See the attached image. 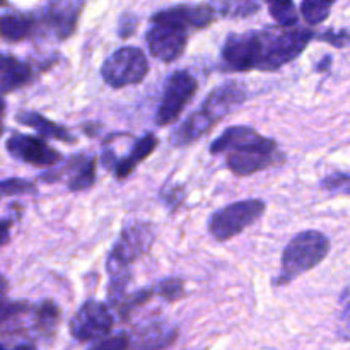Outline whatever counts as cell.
<instances>
[{
    "mask_svg": "<svg viewBox=\"0 0 350 350\" xmlns=\"http://www.w3.org/2000/svg\"><path fill=\"white\" fill-rule=\"evenodd\" d=\"M317 33L310 27L270 26L262 31L231 33L221 48V68L229 74L236 72L279 70L296 60Z\"/></svg>",
    "mask_w": 350,
    "mask_h": 350,
    "instance_id": "6da1fadb",
    "label": "cell"
},
{
    "mask_svg": "<svg viewBox=\"0 0 350 350\" xmlns=\"http://www.w3.org/2000/svg\"><path fill=\"white\" fill-rule=\"evenodd\" d=\"M214 19L215 10L207 3H181L159 10L150 17L146 34L150 55L164 64L178 60L188 44V33L205 29Z\"/></svg>",
    "mask_w": 350,
    "mask_h": 350,
    "instance_id": "7a4b0ae2",
    "label": "cell"
},
{
    "mask_svg": "<svg viewBox=\"0 0 350 350\" xmlns=\"http://www.w3.org/2000/svg\"><path fill=\"white\" fill-rule=\"evenodd\" d=\"M211 154L226 156V166L236 176L260 173L280 161L277 142L250 126H229L211 144Z\"/></svg>",
    "mask_w": 350,
    "mask_h": 350,
    "instance_id": "3957f363",
    "label": "cell"
},
{
    "mask_svg": "<svg viewBox=\"0 0 350 350\" xmlns=\"http://www.w3.org/2000/svg\"><path fill=\"white\" fill-rule=\"evenodd\" d=\"M246 88L236 81H228L215 88L202 103L200 109L191 113L173 133L171 144L174 147H185L197 142L200 137L211 132L222 118L234 111L246 101Z\"/></svg>",
    "mask_w": 350,
    "mask_h": 350,
    "instance_id": "277c9868",
    "label": "cell"
},
{
    "mask_svg": "<svg viewBox=\"0 0 350 350\" xmlns=\"http://www.w3.org/2000/svg\"><path fill=\"white\" fill-rule=\"evenodd\" d=\"M330 253V239L314 229L299 232L287 243L280 260V275L273 280L275 286H287L303 273L320 265Z\"/></svg>",
    "mask_w": 350,
    "mask_h": 350,
    "instance_id": "5b68a950",
    "label": "cell"
},
{
    "mask_svg": "<svg viewBox=\"0 0 350 350\" xmlns=\"http://www.w3.org/2000/svg\"><path fill=\"white\" fill-rule=\"evenodd\" d=\"M267 211V204L260 198H248L219 208L208 219V232L215 241H229L255 224Z\"/></svg>",
    "mask_w": 350,
    "mask_h": 350,
    "instance_id": "8992f818",
    "label": "cell"
},
{
    "mask_svg": "<svg viewBox=\"0 0 350 350\" xmlns=\"http://www.w3.org/2000/svg\"><path fill=\"white\" fill-rule=\"evenodd\" d=\"M149 74V60L137 46H123L113 51L101 67V77L109 88L123 89L140 84Z\"/></svg>",
    "mask_w": 350,
    "mask_h": 350,
    "instance_id": "52a82bcc",
    "label": "cell"
},
{
    "mask_svg": "<svg viewBox=\"0 0 350 350\" xmlns=\"http://www.w3.org/2000/svg\"><path fill=\"white\" fill-rule=\"evenodd\" d=\"M198 82L190 72L176 70L167 77L164 85L163 98L156 111V123L159 126H167L176 122L188 103L197 94Z\"/></svg>",
    "mask_w": 350,
    "mask_h": 350,
    "instance_id": "ba28073f",
    "label": "cell"
},
{
    "mask_svg": "<svg viewBox=\"0 0 350 350\" xmlns=\"http://www.w3.org/2000/svg\"><path fill=\"white\" fill-rule=\"evenodd\" d=\"M85 0H48L36 17L41 26L57 41H65L75 33Z\"/></svg>",
    "mask_w": 350,
    "mask_h": 350,
    "instance_id": "9c48e42d",
    "label": "cell"
},
{
    "mask_svg": "<svg viewBox=\"0 0 350 350\" xmlns=\"http://www.w3.org/2000/svg\"><path fill=\"white\" fill-rule=\"evenodd\" d=\"M113 328V314L108 306L98 301H85L81 310L70 320L68 330L77 342L92 344L99 338L109 335Z\"/></svg>",
    "mask_w": 350,
    "mask_h": 350,
    "instance_id": "30bf717a",
    "label": "cell"
},
{
    "mask_svg": "<svg viewBox=\"0 0 350 350\" xmlns=\"http://www.w3.org/2000/svg\"><path fill=\"white\" fill-rule=\"evenodd\" d=\"M7 152L17 161L29 164L34 167H51L62 163V154L57 149L48 146L44 140L26 133H14L5 144Z\"/></svg>",
    "mask_w": 350,
    "mask_h": 350,
    "instance_id": "8fae6325",
    "label": "cell"
},
{
    "mask_svg": "<svg viewBox=\"0 0 350 350\" xmlns=\"http://www.w3.org/2000/svg\"><path fill=\"white\" fill-rule=\"evenodd\" d=\"M154 241H156V231L152 226L147 222H133L123 229L113 250L109 252V256L130 265L137 258L149 253Z\"/></svg>",
    "mask_w": 350,
    "mask_h": 350,
    "instance_id": "7c38bea8",
    "label": "cell"
},
{
    "mask_svg": "<svg viewBox=\"0 0 350 350\" xmlns=\"http://www.w3.org/2000/svg\"><path fill=\"white\" fill-rule=\"evenodd\" d=\"M157 146H159V139L154 133H146L139 140H135V144L129 150V154L123 156L122 159L116 157L115 163H113L111 173L115 174L116 180H125V178H129L137 170V166L140 163H144L156 150Z\"/></svg>",
    "mask_w": 350,
    "mask_h": 350,
    "instance_id": "4fadbf2b",
    "label": "cell"
},
{
    "mask_svg": "<svg viewBox=\"0 0 350 350\" xmlns=\"http://www.w3.org/2000/svg\"><path fill=\"white\" fill-rule=\"evenodd\" d=\"M16 120L21 123V125H26L29 126V129L36 130L40 135L46 137V139L60 140V142H65V144L77 142V139L72 135L70 130L58 125V123L51 122V120L44 118L43 115H40V113L36 111H19L16 115Z\"/></svg>",
    "mask_w": 350,
    "mask_h": 350,
    "instance_id": "5bb4252c",
    "label": "cell"
},
{
    "mask_svg": "<svg viewBox=\"0 0 350 350\" xmlns=\"http://www.w3.org/2000/svg\"><path fill=\"white\" fill-rule=\"evenodd\" d=\"M36 29L34 14L7 12L0 16V38L9 43H19L26 40Z\"/></svg>",
    "mask_w": 350,
    "mask_h": 350,
    "instance_id": "9a60e30c",
    "label": "cell"
},
{
    "mask_svg": "<svg viewBox=\"0 0 350 350\" xmlns=\"http://www.w3.org/2000/svg\"><path fill=\"white\" fill-rule=\"evenodd\" d=\"M106 269H108V301L111 306H116L123 296L126 294V287H129L132 273H130V265L125 262L113 258L108 255L106 260Z\"/></svg>",
    "mask_w": 350,
    "mask_h": 350,
    "instance_id": "2e32d148",
    "label": "cell"
},
{
    "mask_svg": "<svg viewBox=\"0 0 350 350\" xmlns=\"http://www.w3.org/2000/svg\"><path fill=\"white\" fill-rule=\"evenodd\" d=\"M96 166H98V161H96L94 156H77L74 167H72L70 174H68V190H89L96 181Z\"/></svg>",
    "mask_w": 350,
    "mask_h": 350,
    "instance_id": "e0dca14e",
    "label": "cell"
},
{
    "mask_svg": "<svg viewBox=\"0 0 350 350\" xmlns=\"http://www.w3.org/2000/svg\"><path fill=\"white\" fill-rule=\"evenodd\" d=\"M34 320V330L43 337H51L60 323V310L53 301H41L31 310Z\"/></svg>",
    "mask_w": 350,
    "mask_h": 350,
    "instance_id": "ac0fdd59",
    "label": "cell"
},
{
    "mask_svg": "<svg viewBox=\"0 0 350 350\" xmlns=\"http://www.w3.org/2000/svg\"><path fill=\"white\" fill-rule=\"evenodd\" d=\"M212 9L228 19H246L260 10V0H212Z\"/></svg>",
    "mask_w": 350,
    "mask_h": 350,
    "instance_id": "d6986e66",
    "label": "cell"
},
{
    "mask_svg": "<svg viewBox=\"0 0 350 350\" xmlns=\"http://www.w3.org/2000/svg\"><path fill=\"white\" fill-rule=\"evenodd\" d=\"M31 79H33V68L24 62L16 60L12 67L0 74V92L5 94V92L17 91V89L29 84Z\"/></svg>",
    "mask_w": 350,
    "mask_h": 350,
    "instance_id": "ffe728a7",
    "label": "cell"
},
{
    "mask_svg": "<svg viewBox=\"0 0 350 350\" xmlns=\"http://www.w3.org/2000/svg\"><path fill=\"white\" fill-rule=\"evenodd\" d=\"M335 2L337 0H303L299 7L301 16L310 26H318L328 19Z\"/></svg>",
    "mask_w": 350,
    "mask_h": 350,
    "instance_id": "44dd1931",
    "label": "cell"
},
{
    "mask_svg": "<svg viewBox=\"0 0 350 350\" xmlns=\"http://www.w3.org/2000/svg\"><path fill=\"white\" fill-rule=\"evenodd\" d=\"M270 16L282 26H294L299 21L294 0H265Z\"/></svg>",
    "mask_w": 350,
    "mask_h": 350,
    "instance_id": "7402d4cb",
    "label": "cell"
},
{
    "mask_svg": "<svg viewBox=\"0 0 350 350\" xmlns=\"http://www.w3.org/2000/svg\"><path fill=\"white\" fill-rule=\"evenodd\" d=\"M142 340L139 342V347H167L171 342L176 338V332L171 328H163L161 325H152L147 330H144Z\"/></svg>",
    "mask_w": 350,
    "mask_h": 350,
    "instance_id": "603a6c76",
    "label": "cell"
},
{
    "mask_svg": "<svg viewBox=\"0 0 350 350\" xmlns=\"http://www.w3.org/2000/svg\"><path fill=\"white\" fill-rule=\"evenodd\" d=\"M154 294L156 293H154L152 287L135 291V293H132V294H125V296H123V299L115 306L116 313L120 314V318H122V320H129L130 313H132L133 310H137V308L144 306V304H146L147 301L154 296Z\"/></svg>",
    "mask_w": 350,
    "mask_h": 350,
    "instance_id": "cb8c5ba5",
    "label": "cell"
},
{
    "mask_svg": "<svg viewBox=\"0 0 350 350\" xmlns=\"http://www.w3.org/2000/svg\"><path fill=\"white\" fill-rule=\"evenodd\" d=\"M38 188L33 181L23 178H9L0 181V200L5 197H19V195H34Z\"/></svg>",
    "mask_w": 350,
    "mask_h": 350,
    "instance_id": "d4e9b609",
    "label": "cell"
},
{
    "mask_svg": "<svg viewBox=\"0 0 350 350\" xmlns=\"http://www.w3.org/2000/svg\"><path fill=\"white\" fill-rule=\"evenodd\" d=\"M154 293L159 294V297H163L167 303H173L185 297V282L178 277H167L154 287Z\"/></svg>",
    "mask_w": 350,
    "mask_h": 350,
    "instance_id": "484cf974",
    "label": "cell"
},
{
    "mask_svg": "<svg viewBox=\"0 0 350 350\" xmlns=\"http://www.w3.org/2000/svg\"><path fill=\"white\" fill-rule=\"evenodd\" d=\"M349 183L350 178L347 173H332L328 174L327 178L321 180V188L330 193H342V195H349Z\"/></svg>",
    "mask_w": 350,
    "mask_h": 350,
    "instance_id": "4316f807",
    "label": "cell"
},
{
    "mask_svg": "<svg viewBox=\"0 0 350 350\" xmlns=\"http://www.w3.org/2000/svg\"><path fill=\"white\" fill-rule=\"evenodd\" d=\"M130 345H132V340H130V337H126V334H120V335H115V337H103L99 338V340L92 342L91 347L92 349H115V350H120V349H129Z\"/></svg>",
    "mask_w": 350,
    "mask_h": 350,
    "instance_id": "83f0119b",
    "label": "cell"
},
{
    "mask_svg": "<svg viewBox=\"0 0 350 350\" xmlns=\"http://www.w3.org/2000/svg\"><path fill=\"white\" fill-rule=\"evenodd\" d=\"M314 40H321V41H327L330 43L332 46L335 48H345L349 44V33L347 29H340V31H334V29H328L325 33L317 34Z\"/></svg>",
    "mask_w": 350,
    "mask_h": 350,
    "instance_id": "f1b7e54d",
    "label": "cell"
},
{
    "mask_svg": "<svg viewBox=\"0 0 350 350\" xmlns=\"http://www.w3.org/2000/svg\"><path fill=\"white\" fill-rule=\"evenodd\" d=\"M137 26H139V17L133 16V14H123L120 17V23H118V34L120 38H129L132 36L133 33L137 31Z\"/></svg>",
    "mask_w": 350,
    "mask_h": 350,
    "instance_id": "f546056e",
    "label": "cell"
},
{
    "mask_svg": "<svg viewBox=\"0 0 350 350\" xmlns=\"http://www.w3.org/2000/svg\"><path fill=\"white\" fill-rule=\"evenodd\" d=\"M181 200H183V190H181V188H173L170 193L164 195V204H166L171 211H174Z\"/></svg>",
    "mask_w": 350,
    "mask_h": 350,
    "instance_id": "4dcf8cb0",
    "label": "cell"
},
{
    "mask_svg": "<svg viewBox=\"0 0 350 350\" xmlns=\"http://www.w3.org/2000/svg\"><path fill=\"white\" fill-rule=\"evenodd\" d=\"M10 239V222L0 219V246L9 243Z\"/></svg>",
    "mask_w": 350,
    "mask_h": 350,
    "instance_id": "1f68e13d",
    "label": "cell"
},
{
    "mask_svg": "<svg viewBox=\"0 0 350 350\" xmlns=\"http://www.w3.org/2000/svg\"><path fill=\"white\" fill-rule=\"evenodd\" d=\"M16 60L17 58H14L12 55H0V74H3L7 68L12 67L16 64Z\"/></svg>",
    "mask_w": 350,
    "mask_h": 350,
    "instance_id": "d6a6232c",
    "label": "cell"
},
{
    "mask_svg": "<svg viewBox=\"0 0 350 350\" xmlns=\"http://www.w3.org/2000/svg\"><path fill=\"white\" fill-rule=\"evenodd\" d=\"M332 60H334V58H332V55H327L325 58H321V60L318 62V65H317V70L318 72H327L328 68H330Z\"/></svg>",
    "mask_w": 350,
    "mask_h": 350,
    "instance_id": "836d02e7",
    "label": "cell"
},
{
    "mask_svg": "<svg viewBox=\"0 0 350 350\" xmlns=\"http://www.w3.org/2000/svg\"><path fill=\"white\" fill-rule=\"evenodd\" d=\"M7 280L3 279V275H0V304L5 303V294H7Z\"/></svg>",
    "mask_w": 350,
    "mask_h": 350,
    "instance_id": "e575fe53",
    "label": "cell"
},
{
    "mask_svg": "<svg viewBox=\"0 0 350 350\" xmlns=\"http://www.w3.org/2000/svg\"><path fill=\"white\" fill-rule=\"evenodd\" d=\"M5 113V99H3V92H0V116Z\"/></svg>",
    "mask_w": 350,
    "mask_h": 350,
    "instance_id": "d590c367",
    "label": "cell"
},
{
    "mask_svg": "<svg viewBox=\"0 0 350 350\" xmlns=\"http://www.w3.org/2000/svg\"><path fill=\"white\" fill-rule=\"evenodd\" d=\"M0 7H9V2L7 0H0Z\"/></svg>",
    "mask_w": 350,
    "mask_h": 350,
    "instance_id": "8d00e7d4",
    "label": "cell"
},
{
    "mask_svg": "<svg viewBox=\"0 0 350 350\" xmlns=\"http://www.w3.org/2000/svg\"><path fill=\"white\" fill-rule=\"evenodd\" d=\"M2 132H3V126H2V123H0V135H2Z\"/></svg>",
    "mask_w": 350,
    "mask_h": 350,
    "instance_id": "74e56055",
    "label": "cell"
},
{
    "mask_svg": "<svg viewBox=\"0 0 350 350\" xmlns=\"http://www.w3.org/2000/svg\"><path fill=\"white\" fill-rule=\"evenodd\" d=\"M0 349H3V345H2V344H0Z\"/></svg>",
    "mask_w": 350,
    "mask_h": 350,
    "instance_id": "f35d334b",
    "label": "cell"
}]
</instances>
